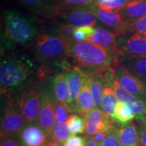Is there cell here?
<instances>
[{
	"label": "cell",
	"mask_w": 146,
	"mask_h": 146,
	"mask_svg": "<svg viewBox=\"0 0 146 146\" xmlns=\"http://www.w3.org/2000/svg\"><path fill=\"white\" fill-rule=\"evenodd\" d=\"M69 58L86 72L116 69L120 66L116 59L100 45L89 41L72 43L70 46Z\"/></svg>",
	"instance_id": "1"
},
{
	"label": "cell",
	"mask_w": 146,
	"mask_h": 146,
	"mask_svg": "<svg viewBox=\"0 0 146 146\" xmlns=\"http://www.w3.org/2000/svg\"><path fill=\"white\" fill-rule=\"evenodd\" d=\"M3 23V39L10 44L29 45L39 35L34 20L16 11L5 10Z\"/></svg>",
	"instance_id": "2"
},
{
	"label": "cell",
	"mask_w": 146,
	"mask_h": 146,
	"mask_svg": "<svg viewBox=\"0 0 146 146\" xmlns=\"http://www.w3.org/2000/svg\"><path fill=\"white\" fill-rule=\"evenodd\" d=\"M34 71V64L29 58L18 56L1 58L0 64L1 94L25 84Z\"/></svg>",
	"instance_id": "3"
},
{
	"label": "cell",
	"mask_w": 146,
	"mask_h": 146,
	"mask_svg": "<svg viewBox=\"0 0 146 146\" xmlns=\"http://www.w3.org/2000/svg\"><path fill=\"white\" fill-rule=\"evenodd\" d=\"M70 44L57 34L42 33L35 41V54L43 63L64 62L69 58Z\"/></svg>",
	"instance_id": "4"
},
{
	"label": "cell",
	"mask_w": 146,
	"mask_h": 146,
	"mask_svg": "<svg viewBox=\"0 0 146 146\" xmlns=\"http://www.w3.org/2000/svg\"><path fill=\"white\" fill-rule=\"evenodd\" d=\"M41 89L39 86L27 89L16 100L22 114L27 123H32L37 119L42 106Z\"/></svg>",
	"instance_id": "5"
},
{
	"label": "cell",
	"mask_w": 146,
	"mask_h": 146,
	"mask_svg": "<svg viewBox=\"0 0 146 146\" xmlns=\"http://www.w3.org/2000/svg\"><path fill=\"white\" fill-rule=\"evenodd\" d=\"M115 79L123 88L133 96L146 102V80L131 72L125 67H117Z\"/></svg>",
	"instance_id": "6"
},
{
	"label": "cell",
	"mask_w": 146,
	"mask_h": 146,
	"mask_svg": "<svg viewBox=\"0 0 146 146\" xmlns=\"http://www.w3.org/2000/svg\"><path fill=\"white\" fill-rule=\"evenodd\" d=\"M98 4L87 7H80L62 10L60 17L62 18L65 23L69 24L74 27H94L97 23L96 8Z\"/></svg>",
	"instance_id": "7"
},
{
	"label": "cell",
	"mask_w": 146,
	"mask_h": 146,
	"mask_svg": "<svg viewBox=\"0 0 146 146\" xmlns=\"http://www.w3.org/2000/svg\"><path fill=\"white\" fill-rule=\"evenodd\" d=\"M25 120L16 101L8 102L1 117V134L12 135L21 132L25 128Z\"/></svg>",
	"instance_id": "8"
},
{
	"label": "cell",
	"mask_w": 146,
	"mask_h": 146,
	"mask_svg": "<svg viewBox=\"0 0 146 146\" xmlns=\"http://www.w3.org/2000/svg\"><path fill=\"white\" fill-rule=\"evenodd\" d=\"M85 119L86 123L85 133L88 136L93 137L100 132L116 131L118 129L115 125L118 122L98 108L89 112Z\"/></svg>",
	"instance_id": "9"
},
{
	"label": "cell",
	"mask_w": 146,
	"mask_h": 146,
	"mask_svg": "<svg viewBox=\"0 0 146 146\" xmlns=\"http://www.w3.org/2000/svg\"><path fill=\"white\" fill-rule=\"evenodd\" d=\"M118 38L115 33L104 27H98L95 29L94 35L89 36L87 41L103 47L113 57L119 60L123 52L118 45Z\"/></svg>",
	"instance_id": "10"
},
{
	"label": "cell",
	"mask_w": 146,
	"mask_h": 146,
	"mask_svg": "<svg viewBox=\"0 0 146 146\" xmlns=\"http://www.w3.org/2000/svg\"><path fill=\"white\" fill-rule=\"evenodd\" d=\"M95 11L98 19L102 24L112 29L118 38L131 34L129 24L123 19L119 10H105L99 8L97 5Z\"/></svg>",
	"instance_id": "11"
},
{
	"label": "cell",
	"mask_w": 146,
	"mask_h": 146,
	"mask_svg": "<svg viewBox=\"0 0 146 146\" xmlns=\"http://www.w3.org/2000/svg\"><path fill=\"white\" fill-rule=\"evenodd\" d=\"M112 87L119 102L127 104L133 109L135 116V118L138 123L146 125V102L128 93L120 86L116 79L113 81Z\"/></svg>",
	"instance_id": "12"
},
{
	"label": "cell",
	"mask_w": 146,
	"mask_h": 146,
	"mask_svg": "<svg viewBox=\"0 0 146 146\" xmlns=\"http://www.w3.org/2000/svg\"><path fill=\"white\" fill-rule=\"evenodd\" d=\"M55 123L54 102L50 93L45 91L42 97V106L38 117V124L47 136L50 137Z\"/></svg>",
	"instance_id": "13"
},
{
	"label": "cell",
	"mask_w": 146,
	"mask_h": 146,
	"mask_svg": "<svg viewBox=\"0 0 146 146\" xmlns=\"http://www.w3.org/2000/svg\"><path fill=\"white\" fill-rule=\"evenodd\" d=\"M118 43L125 54L136 56H146V36L142 35L133 33L120 36Z\"/></svg>",
	"instance_id": "14"
},
{
	"label": "cell",
	"mask_w": 146,
	"mask_h": 146,
	"mask_svg": "<svg viewBox=\"0 0 146 146\" xmlns=\"http://www.w3.org/2000/svg\"><path fill=\"white\" fill-rule=\"evenodd\" d=\"M66 75L72 100L71 110L74 112L78 96L81 94L84 85L86 83V74L81 68L75 66L74 68H68Z\"/></svg>",
	"instance_id": "15"
},
{
	"label": "cell",
	"mask_w": 146,
	"mask_h": 146,
	"mask_svg": "<svg viewBox=\"0 0 146 146\" xmlns=\"http://www.w3.org/2000/svg\"><path fill=\"white\" fill-rule=\"evenodd\" d=\"M26 6L47 18L59 16L62 8L56 0H19Z\"/></svg>",
	"instance_id": "16"
},
{
	"label": "cell",
	"mask_w": 146,
	"mask_h": 146,
	"mask_svg": "<svg viewBox=\"0 0 146 146\" xmlns=\"http://www.w3.org/2000/svg\"><path fill=\"white\" fill-rule=\"evenodd\" d=\"M48 137L39 126L30 125L21 132L20 139L23 146H45Z\"/></svg>",
	"instance_id": "17"
},
{
	"label": "cell",
	"mask_w": 146,
	"mask_h": 146,
	"mask_svg": "<svg viewBox=\"0 0 146 146\" xmlns=\"http://www.w3.org/2000/svg\"><path fill=\"white\" fill-rule=\"evenodd\" d=\"M52 94L54 101L72 106L70 89L65 73H59L54 76L52 81Z\"/></svg>",
	"instance_id": "18"
},
{
	"label": "cell",
	"mask_w": 146,
	"mask_h": 146,
	"mask_svg": "<svg viewBox=\"0 0 146 146\" xmlns=\"http://www.w3.org/2000/svg\"><path fill=\"white\" fill-rule=\"evenodd\" d=\"M123 19L129 24L146 16V2L144 0H132L119 10Z\"/></svg>",
	"instance_id": "19"
},
{
	"label": "cell",
	"mask_w": 146,
	"mask_h": 146,
	"mask_svg": "<svg viewBox=\"0 0 146 146\" xmlns=\"http://www.w3.org/2000/svg\"><path fill=\"white\" fill-rule=\"evenodd\" d=\"M120 66L146 80V56H131L123 53L119 59Z\"/></svg>",
	"instance_id": "20"
},
{
	"label": "cell",
	"mask_w": 146,
	"mask_h": 146,
	"mask_svg": "<svg viewBox=\"0 0 146 146\" xmlns=\"http://www.w3.org/2000/svg\"><path fill=\"white\" fill-rule=\"evenodd\" d=\"M116 135L123 146H142L140 143L137 127L134 123L120 125L116 130Z\"/></svg>",
	"instance_id": "21"
},
{
	"label": "cell",
	"mask_w": 146,
	"mask_h": 146,
	"mask_svg": "<svg viewBox=\"0 0 146 146\" xmlns=\"http://www.w3.org/2000/svg\"><path fill=\"white\" fill-rule=\"evenodd\" d=\"M94 98L87 83L84 85L81 94L76 101L74 112H76L82 117L85 116L96 108Z\"/></svg>",
	"instance_id": "22"
},
{
	"label": "cell",
	"mask_w": 146,
	"mask_h": 146,
	"mask_svg": "<svg viewBox=\"0 0 146 146\" xmlns=\"http://www.w3.org/2000/svg\"><path fill=\"white\" fill-rule=\"evenodd\" d=\"M118 100L112 87L110 85L106 86L104 90L101 108L106 114L113 119L115 118L116 108L118 103Z\"/></svg>",
	"instance_id": "23"
},
{
	"label": "cell",
	"mask_w": 146,
	"mask_h": 146,
	"mask_svg": "<svg viewBox=\"0 0 146 146\" xmlns=\"http://www.w3.org/2000/svg\"><path fill=\"white\" fill-rule=\"evenodd\" d=\"M133 109L127 104L119 102L116 108L114 120L120 125H125L130 123L135 118Z\"/></svg>",
	"instance_id": "24"
},
{
	"label": "cell",
	"mask_w": 146,
	"mask_h": 146,
	"mask_svg": "<svg viewBox=\"0 0 146 146\" xmlns=\"http://www.w3.org/2000/svg\"><path fill=\"white\" fill-rule=\"evenodd\" d=\"M71 133L66 123H59L56 122L51 133L50 138L57 143L63 145L70 137Z\"/></svg>",
	"instance_id": "25"
},
{
	"label": "cell",
	"mask_w": 146,
	"mask_h": 146,
	"mask_svg": "<svg viewBox=\"0 0 146 146\" xmlns=\"http://www.w3.org/2000/svg\"><path fill=\"white\" fill-rule=\"evenodd\" d=\"M67 126L72 135L82 134L85 132L86 123L85 118L76 114H71L67 120Z\"/></svg>",
	"instance_id": "26"
},
{
	"label": "cell",
	"mask_w": 146,
	"mask_h": 146,
	"mask_svg": "<svg viewBox=\"0 0 146 146\" xmlns=\"http://www.w3.org/2000/svg\"><path fill=\"white\" fill-rule=\"evenodd\" d=\"M54 112L56 122L59 123H66L72 110L69 105L66 104L54 101Z\"/></svg>",
	"instance_id": "27"
},
{
	"label": "cell",
	"mask_w": 146,
	"mask_h": 146,
	"mask_svg": "<svg viewBox=\"0 0 146 146\" xmlns=\"http://www.w3.org/2000/svg\"><path fill=\"white\" fill-rule=\"evenodd\" d=\"M56 1L61 7L62 10L91 6L98 4V0H56Z\"/></svg>",
	"instance_id": "28"
},
{
	"label": "cell",
	"mask_w": 146,
	"mask_h": 146,
	"mask_svg": "<svg viewBox=\"0 0 146 146\" xmlns=\"http://www.w3.org/2000/svg\"><path fill=\"white\" fill-rule=\"evenodd\" d=\"M94 29L91 27H75L72 33L73 43L83 42L94 34Z\"/></svg>",
	"instance_id": "29"
},
{
	"label": "cell",
	"mask_w": 146,
	"mask_h": 146,
	"mask_svg": "<svg viewBox=\"0 0 146 146\" xmlns=\"http://www.w3.org/2000/svg\"><path fill=\"white\" fill-rule=\"evenodd\" d=\"M74 27L69 24L64 23L60 25L57 30V35L64 39L67 42L71 45L73 43L72 41V33L74 31Z\"/></svg>",
	"instance_id": "30"
},
{
	"label": "cell",
	"mask_w": 146,
	"mask_h": 146,
	"mask_svg": "<svg viewBox=\"0 0 146 146\" xmlns=\"http://www.w3.org/2000/svg\"><path fill=\"white\" fill-rule=\"evenodd\" d=\"M132 0H112L109 2L98 3V8L105 10H118Z\"/></svg>",
	"instance_id": "31"
},
{
	"label": "cell",
	"mask_w": 146,
	"mask_h": 146,
	"mask_svg": "<svg viewBox=\"0 0 146 146\" xmlns=\"http://www.w3.org/2000/svg\"><path fill=\"white\" fill-rule=\"evenodd\" d=\"M131 33H139L146 36V16L129 24Z\"/></svg>",
	"instance_id": "32"
},
{
	"label": "cell",
	"mask_w": 146,
	"mask_h": 146,
	"mask_svg": "<svg viewBox=\"0 0 146 146\" xmlns=\"http://www.w3.org/2000/svg\"><path fill=\"white\" fill-rule=\"evenodd\" d=\"M116 131L110 132L100 146H123L120 143L116 135Z\"/></svg>",
	"instance_id": "33"
},
{
	"label": "cell",
	"mask_w": 146,
	"mask_h": 146,
	"mask_svg": "<svg viewBox=\"0 0 146 146\" xmlns=\"http://www.w3.org/2000/svg\"><path fill=\"white\" fill-rule=\"evenodd\" d=\"M87 140L80 136L72 135L63 144L64 146H85Z\"/></svg>",
	"instance_id": "34"
},
{
	"label": "cell",
	"mask_w": 146,
	"mask_h": 146,
	"mask_svg": "<svg viewBox=\"0 0 146 146\" xmlns=\"http://www.w3.org/2000/svg\"><path fill=\"white\" fill-rule=\"evenodd\" d=\"M1 146H21L12 135L1 134Z\"/></svg>",
	"instance_id": "35"
},
{
	"label": "cell",
	"mask_w": 146,
	"mask_h": 146,
	"mask_svg": "<svg viewBox=\"0 0 146 146\" xmlns=\"http://www.w3.org/2000/svg\"><path fill=\"white\" fill-rule=\"evenodd\" d=\"M137 130L139 136L140 143L142 146H146V125L138 123Z\"/></svg>",
	"instance_id": "36"
},
{
	"label": "cell",
	"mask_w": 146,
	"mask_h": 146,
	"mask_svg": "<svg viewBox=\"0 0 146 146\" xmlns=\"http://www.w3.org/2000/svg\"><path fill=\"white\" fill-rule=\"evenodd\" d=\"M108 133H109L108 132H100L96 133L95 135L91 137L94 139L95 141L98 142V143L101 144L102 143V141H103L106 139V137Z\"/></svg>",
	"instance_id": "37"
},
{
	"label": "cell",
	"mask_w": 146,
	"mask_h": 146,
	"mask_svg": "<svg viewBox=\"0 0 146 146\" xmlns=\"http://www.w3.org/2000/svg\"><path fill=\"white\" fill-rule=\"evenodd\" d=\"M85 146H100V144L95 141L92 137H90L87 140V143Z\"/></svg>",
	"instance_id": "38"
},
{
	"label": "cell",
	"mask_w": 146,
	"mask_h": 146,
	"mask_svg": "<svg viewBox=\"0 0 146 146\" xmlns=\"http://www.w3.org/2000/svg\"><path fill=\"white\" fill-rule=\"evenodd\" d=\"M45 146H61V144L58 143L57 142L54 141V140L51 139L47 142V143L45 144Z\"/></svg>",
	"instance_id": "39"
},
{
	"label": "cell",
	"mask_w": 146,
	"mask_h": 146,
	"mask_svg": "<svg viewBox=\"0 0 146 146\" xmlns=\"http://www.w3.org/2000/svg\"><path fill=\"white\" fill-rule=\"evenodd\" d=\"M112 1V0H98V3H102L105 2H109V1Z\"/></svg>",
	"instance_id": "40"
},
{
	"label": "cell",
	"mask_w": 146,
	"mask_h": 146,
	"mask_svg": "<svg viewBox=\"0 0 146 146\" xmlns=\"http://www.w3.org/2000/svg\"><path fill=\"white\" fill-rule=\"evenodd\" d=\"M144 1H145V2H146V0H144Z\"/></svg>",
	"instance_id": "41"
},
{
	"label": "cell",
	"mask_w": 146,
	"mask_h": 146,
	"mask_svg": "<svg viewBox=\"0 0 146 146\" xmlns=\"http://www.w3.org/2000/svg\"><path fill=\"white\" fill-rule=\"evenodd\" d=\"M62 146H64V145H62Z\"/></svg>",
	"instance_id": "42"
},
{
	"label": "cell",
	"mask_w": 146,
	"mask_h": 146,
	"mask_svg": "<svg viewBox=\"0 0 146 146\" xmlns=\"http://www.w3.org/2000/svg\"></svg>",
	"instance_id": "43"
}]
</instances>
